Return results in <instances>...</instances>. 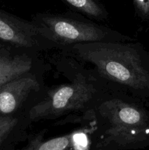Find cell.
<instances>
[{"instance_id": "obj_7", "label": "cell", "mask_w": 149, "mask_h": 150, "mask_svg": "<svg viewBox=\"0 0 149 150\" xmlns=\"http://www.w3.org/2000/svg\"><path fill=\"white\" fill-rule=\"evenodd\" d=\"M39 89L33 72L15 79L0 87V116H11L32 92Z\"/></svg>"}, {"instance_id": "obj_2", "label": "cell", "mask_w": 149, "mask_h": 150, "mask_svg": "<svg viewBox=\"0 0 149 150\" xmlns=\"http://www.w3.org/2000/svg\"><path fill=\"white\" fill-rule=\"evenodd\" d=\"M96 150H130L149 146V112L129 98L104 96L93 109Z\"/></svg>"}, {"instance_id": "obj_3", "label": "cell", "mask_w": 149, "mask_h": 150, "mask_svg": "<svg viewBox=\"0 0 149 150\" xmlns=\"http://www.w3.org/2000/svg\"><path fill=\"white\" fill-rule=\"evenodd\" d=\"M86 69L73 75L71 81L51 88L28 114L31 121L54 120L61 116L92 111L105 96L100 82Z\"/></svg>"}, {"instance_id": "obj_1", "label": "cell", "mask_w": 149, "mask_h": 150, "mask_svg": "<svg viewBox=\"0 0 149 150\" xmlns=\"http://www.w3.org/2000/svg\"><path fill=\"white\" fill-rule=\"evenodd\" d=\"M61 51L80 64L99 81L120 94L149 98V53L138 42H96L61 47Z\"/></svg>"}, {"instance_id": "obj_11", "label": "cell", "mask_w": 149, "mask_h": 150, "mask_svg": "<svg viewBox=\"0 0 149 150\" xmlns=\"http://www.w3.org/2000/svg\"><path fill=\"white\" fill-rule=\"evenodd\" d=\"M136 14L143 21L149 20V0H131Z\"/></svg>"}, {"instance_id": "obj_6", "label": "cell", "mask_w": 149, "mask_h": 150, "mask_svg": "<svg viewBox=\"0 0 149 150\" xmlns=\"http://www.w3.org/2000/svg\"><path fill=\"white\" fill-rule=\"evenodd\" d=\"M96 123L93 112L85 125L64 136L44 141L46 130H43L29 139L21 150H87L92 139H96Z\"/></svg>"}, {"instance_id": "obj_4", "label": "cell", "mask_w": 149, "mask_h": 150, "mask_svg": "<svg viewBox=\"0 0 149 150\" xmlns=\"http://www.w3.org/2000/svg\"><path fill=\"white\" fill-rule=\"evenodd\" d=\"M42 37L57 47L96 42L131 41L128 36L70 15L37 13L32 17Z\"/></svg>"}, {"instance_id": "obj_10", "label": "cell", "mask_w": 149, "mask_h": 150, "mask_svg": "<svg viewBox=\"0 0 149 150\" xmlns=\"http://www.w3.org/2000/svg\"><path fill=\"white\" fill-rule=\"evenodd\" d=\"M18 119L11 116H0V143L2 144L18 125Z\"/></svg>"}, {"instance_id": "obj_5", "label": "cell", "mask_w": 149, "mask_h": 150, "mask_svg": "<svg viewBox=\"0 0 149 150\" xmlns=\"http://www.w3.org/2000/svg\"><path fill=\"white\" fill-rule=\"evenodd\" d=\"M0 40L16 48L34 51L56 46L42 37L39 26L32 21L9 13L0 9Z\"/></svg>"}, {"instance_id": "obj_8", "label": "cell", "mask_w": 149, "mask_h": 150, "mask_svg": "<svg viewBox=\"0 0 149 150\" xmlns=\"http://www.w3.org/2000/svg\"><path fill=\"white\" fill-rule=\"evenodd\" d=\"M34 58L28 54L0 48V87L7 82L33 71Z\"/></svg>"}, {"instance_id": "obj_9", "label": "cell", "mask_w": 149, "mask_h": 150, "mask_svg": "<svg viewBox=\"0 0 149 150\" xmlns=\"http://www.w3.org/2000/svg\"><path fill=\"white\" fill-rule=\"evenodd\" d=\"M75 11L91 19L102 21L108 18V13L99 0H61Z\"/></svg>"}]
</instances>
